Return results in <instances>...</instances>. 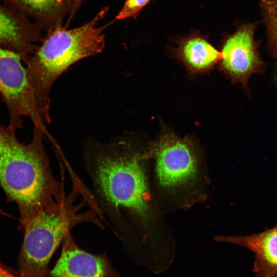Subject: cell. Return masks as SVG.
Segmentation results:
<instances>
[{"instance_id":"1","label":"cell","mask_w":277,"mask_h":277,"mask_svg":"<svg viewBox=\"0 0 277 277\" xmlns=\"http://www.w3.org/2000/svg\"><path fill=\"white\" fill-rule=\"evenodd\" d=\"M15 130L0 123V188L17 205L19 228L40 212L65 200L63 186L53 176L44 148L45 129L34 127L31 141L20 142Z\"/></svg>"},{"instance_id":"2","label":"cell","mask_w":277,"mask_h":277,"mask_svg":"<svg viewBox=\"0 0 277 277\" xmlns=\"http://www.w3.org/2000/svg\"><path fill=\"white\" fill-rule=\"evenodd\" d=\"M108 10V7L103 8L90 21L74 29L59 25L49 30L41 45L24 62L35 105L44 124L50 122V91L58 77L71 65L103 50V31L109 24L96 26Z\"/></svg>"},{"instance_id":"3","label":"cell","mask_w":277,"mask_h":277,"mask_svg":"<svg viewBox=\"0 0 277 277\" xmlns=\"http://www.w3.org/2000/svg\"><path fill=\"white\" fill-rule=\"evenodd\" d=\"M85 157L96 193L114 213L126 209L145 218L149 212L146 177L140 155L125 138L91 140Z\"/></svg>"},{"instance_id":"4","label":"cell","mask_w":277,"mask_h":277,"mask_svg":"<svg viewBox=\"0 0 277 277\" xmlns=\"http://www.w3.org/2000/svg\"><path fill=\"white\" fill-rule=\"evenodd\" d=\"M77 194L73 190L64 203L40 212L22 228L24 236L18 256V277H44L51 257L74 226L87 221L98 224L92 209L80 212L85 204H74Z\"/></svg>"},{"instance_id":"5","label":"cell","mask_w":277,"mask_h":277,"mask_svg":"<svg viewBox=\"0 0 277 277\" xmlns=\"http://www.w3.org/2000/svg\"><path fill=\"white\" fill-rule=\"evenodd\" d=\"M22 61L18 53L0 47V94L9 112L8 125L15 130L22 128V117L27 116L34 127L45 129Z\"/></svg>"},{"instance_id":"6","label":"cell","mask_w":277,"mask_h":277,"mask_svg":"<svg viewBox=\"0 0 277 277\" xmlns=\"http://www.w3.org/2000/svg\"><path fill=\"white\" fill-rule=\"evenodd\" d=\"M153 149L157 176L163 186L177 185L195 174L196 154L192 143L188 138L166 131L156 141Z\"/></svg>"},{"instance_id":"7","label":"cell","mask_w":277,"mask_h":277,"mask_svg":"<svg viewBox=\"0 0 277 277\" xmlns=\"http://www.w3.org/2000/svg\"><path fill=\"white\" fill-rule=\"evenodd\" d=\"M255 25L240 26L225 41L221 52V65L233 79L244 81L261 65L254 39Z\"/></svg>"},{"instance_id":"8","label":"cell","mask_w":277,"mask_h":277,"mask_svg":"<svg viewBox=\"0 0 277 277\" xmlns=\"http://www.w3.org/2000/svg\"><path fill=\"white\" fill-rule=\"evenodd\" d=\"M62 242L58 260L44 277H118L105 254H93L81 249L70 232Z\"/></svg>"},{"instance_id":"9","label":"cell","mask_w":277,"mask_h":277,"mask_svg":"<svg viewBox=\"0 0 277 277\" xmlns=\"http://www.w3.org/2000/svg\"><path fill=\"white\" fill-rule=\"evenodd\" d=\"M41 30L26 16L0 4V47L18 53L24 62L36 49Z\"/></svg>"},{"instance_id":"10","label":"cell","mask_w":277,"mask_h":277,"mask_svg":"<svg viewBox=\"0 0 277 277\" xmlns=\"http://www.w3.org/2000/svg\"><path fill=\"white\" fill-rule=\"evenodd\" d=\"M220 240L244 247L253 253L254 277H277V223L260 233L221 237Z\"/></svg>"},{"instance_id":"11","label":"cell","mask_w":277,"mask_h":277,"mask_svg":"<svg viewBox=\"0 0 277 277\" xmlns=\"http://www.w3.org/2000/svg\"><path fill=\"white\" fill-rule=\"evenodd\" d=\"M176 44L173 54L191 74L207 72L221 60V52L199 33L179 38Z\"/></svg>"},{"instance_id":"12","label":"cell","mask_w":277,"mask_h":277,"mask_svg":"<svg viewBox=\"0 0 277 277\" xmlns=\"http://www.w3.org/2000/svg\"><path fill=\"white\" fill-rule=\"evenodd\" d=\"M11 8L31 17L41 29L48 31L62 25L71 11L70 0H6Z\"/></svg>"},{"instance_id":"13","label":"cell","mask_w":277,"mask_h":277,"mask_svg":"<svg viewBox=\"0 0 277 277\" xmlns=\"http://www.w3.org/2000/svg\"><path fill=\"white\" fill-rule=\"evenodd\" d=\"M270 42L277 49V0H259Z\"/></svg>"},{"instance_id":"14","label":"cell","mask_w":277,"mask_h":277,"mask_svg":"<svg viewBox=\"0 0 277 277\" xmlns=\"http://www.w3.org/2000/svg\"><path fill=\"white\" fill-rule=\"evenodd\" d=\"M151 0H125L122 9L116 15L114 20L136 18L141 10Z\"/></svg>"},{"instance_id":"15","label":"cell","mask_w":277,"mask_h":277,"mask_svg":"<svg viewBox=\"0 0 277 277\" xmlns=\"http://www.w3.org/2000/svg\"><path fill=\"white\" fill-rule=\"evenodd\" d=\"M0 277H18L17 272L12 270L0 261Z\"/></svg>"},{"instance_id":"16","label":"cell","mask_w":277,"mask_h":277,"mask_svg":"<svg viewBox=\"0 0 277 277\" xmlns=\"http://www.w3.org/2000/svg\"><path fill=\"white\" fill-rule=\"evenodd\" d=\"M84 0H70L71 12L70 16L73 17L77 10L81 7Z\"/></svg>"}]
</instances>
